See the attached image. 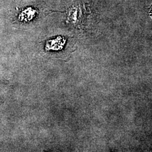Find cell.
I'll use <instances>...</instances> for the list:
<instances>
[{"label":"cell","instance_id":"cell-1","mask_svg":"<svg viewBox=\"0 0 152 152\" xmlns=\"http://www.w3.org/2000/svg\"><path fill=\"white\" fill-rule=\"evenodd\" d=\"M152 6H151V11H152Z\"/></svg>","mask_w":152,"mask_h":152}]
</instances>
